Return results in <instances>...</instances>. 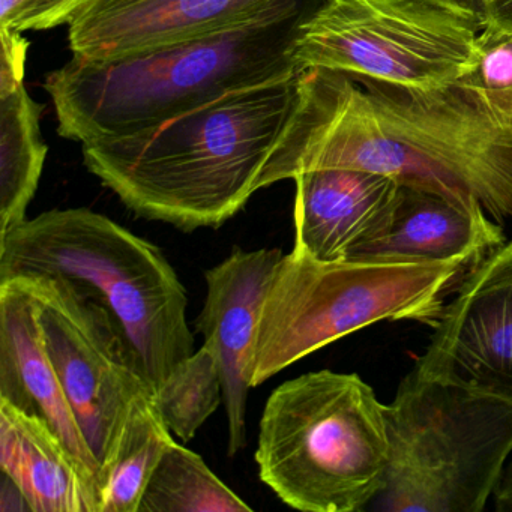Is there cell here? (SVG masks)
Listing matches in <instances>:
<instances>
[{"instance_id":"d4e9b609","label":"cell","mask_w":512,"mask_h":512,"mask_svg":"<svg viewBox=\"0 0 512 512\" xmlns=\"http://www.w3.org/2000/svg\"><path fill=\"white\" fill-rule=\"evenodd\" d=\"M427 2L457 11V13L472 17L482 23H488V19H490V7H488L487 0H427Z\"/></svg>"},{"instance_id":"9c48e42d","label":"cell","mask_w":512,"mask_h":512,"mask_svg":"<svg viewBox=\"0 0 512 512\" xmlns=\"http://www.w3.org/2000/svg\"><path fill=\"white\" fill-rule=\"evenodd\" d=\"M23 278L37 301L47 352L76 413L101 479L139 398L152 395L124 331L109 310L70 281Z\"/></svg>"},{"instance_id":"e0dca14e","label":"cell","mask_w":512,"mask_h":512,"mask_svg":"<svg viewBox=\"0 0 512 512\" xmlns=\"http://www.w3.org/2000/svg\"><path fill=\"white\" fill-rule=\"evenodd\" d=\"M41 107L25 83L0 94V236L26 221L46 163Z\"/></svg>"},{"instance_id":"52a82bcc","label":"cell","mask_w":512,"mask_h":512,"mask_svg":"<svg viewBox=\"0 0 512 512\" xmlns=\"http://www.w3.org/2000/svg\"><path fill=\"white\" fill-rule=\"evenodd\" d=\"M382 512H481L512 452V404L415 368L386 406Z\"/></svg>"},{"instance_id":"5b68a950","label":"cell","mask_w":512,"mask_h":512,"mask_svg":"<svg viewBox=\"0 0 512 512\" xmlns=\"http://www.w3.org/2000/svg\"><path fill=\"white\" fill-rule=\"evenodd\" d=\"M256 463L260 481L287 506L365 511L386 484V406L355 373L295 377L266 401Z\"/></svg>"},{"instance_id":"9a60e30c","label":"cell","mask_w":512,"mask_h":512,"mask_svg":"<svg viewBox=\"0 0 512 512\" xmlns=\"http://www.w3.org/2000/svg\"><path fill=\"white\" fill-rule=\"evenodd\" d=\"M281 0H134L97 16L73 20V56L113 59L178 43L256 19Z\"/></svg>"},{"instance_id":"d6986e66","label":"cell","mask_w":512,"mask_h":512,"mask_svg":"<svg viewBox=\"0 0 512 512\" xmlns=\"http://www.w3.org/2000/svg\"><path fill=\"white\" fill-rule=\"evenodd\" d=\"M196 452L173 442L164 452L139 512H250Z\"/></svg>"},{"instance_id":"5bb4252c","label":"cell","mask_w":512,"mask_h":512,"mask_svg":"<svg viewBox=\"0 0 512 512\" xmlns=\"http://www.w3.org/2000/svg\"><path fill=\"white\" fill-rule=\"evenodd\" d=\"M505 242L502 227L475 197L401 185L388 227L352 260L454 262L470 269Z\"/></svg>"},{"instance_id":"ba28073f","label":"cell","mask_w":512,"mask_h":512,"mask_svg":"<svg viewBox=\"0 0 512 512\" xmlns=\"http://www.w3.org/2000/svg\"><path fill=\"white\" fill-rule=\"evenodd\" d=\"M485 26L427 0H329L301 29L293 59L299 71L439 88L473 70Z\"/></svg>"},{"instance_id":"30bf717a","label":"cell","mask_w":512,"mask_h":512,"mask_svg":"<svg viewBox=\"0 0 512 512\" xmlns=\"http://www.w3.org/2000/svg\"><path fill=\"white\" fill-rule=\"evenodd\" d=\"M413 368L512 404V241L467 271Z\"/></svg>"},{"instance_id":"8992f818","label":"cell","mask_w":512,"mask_h":512,"mask_svg":"<svg viewBox=\"0 0 512 512\" xmlns=\"http://www.w3.org/2000/svg\"><path fill=\"white\" fill-rule=\"evenodd\" d=\"M467 271L454 262H322L293 250L263 299L251 386L373 323L413 320L433 328Z\"/></svg>"},{"instance_id":"4316f807","label":"cell","mask_w":512,"mask_h":512,"mask_svg":"<svg viewBox=\"0 0 512 512\" xmlns=\"http://www.w3.org/2000/svg\"><path fill=\"white\" fill-rule=\"evenodd\" d=\"M512 23V0H494L488 22Z\"/></svg>"},{"instance_id":"ac0fdd59","label":"cell","mask_w":512,"mask_h":512,"mask_svg":"<svg viewBox=\"0 0 512 512\" xmlns=\"http://www.w3.org/2000/svg\"><path fill=\"white\" fill-rule=\"evenodd\" d=\"M173 442L154 397L139 398L107 470L101 512H139L149 481Z\"/></svg>"},{"instance_id":"cb8c5ba5","label":"cell","mask_w":512,"mask_h":512,"mask_svg":"<svg viewBox=\"0 0 512 512\" xmlns=\"http://www.w3.org/2000/svg\"><path fill=\"white\" fill-rule=\"evenodd\" d=\"M0 473H2L0 476V481H2L0 482V511L32 512L31 505H29L22 488L7 473L2 470Z\"/></svg>"},{"instance_id":"7c38bea8","label":"cell","mask_w":512,"mask_h":512,"mask_svg":"<svg viewBox=\"0 0 512 512\" xmlns=\"http://www.w3.org/2000/svg\"><path fill=\"white\" fill-rule=\"evenodd\" d=\"M295 247L322 262L352 260L388 227L401 184L355 169H311L296 175Z\"/></svg>"},{"instance_id":"603a6c76","label":"cell","mask_w":512,"mask_h":512,"mask_svg":"<svg viewBox=\"0 0 512 512\" xmlns=\"http://www.w3.org/2000/svg\"><path fill=\"white\" fill-rule=\"evenodd\" d=\"M2 58H0V94L25 83V62L29 43L20 32L0 28Z\"/></svg>"},{"instance_id":"6da1fadb","label":"cell","mask_w":512,"mask_h":512,"mask_svg":"<svg viewBox=\"0 0 512 512\" xmlns=\"http://www.w3.org/2000/svg\"><path fill=\"white\" fill-rule=\"evenodd\" d=\"M280 166L284 179L311 169L379 173L473 196L497 223L512 218V116L463 79L424 89L301 71Z\"/></svg>"},{"instance_id":"484cf974","label":"cell","mask_w":512,"mask_h":512,"mask_svg":"<svg viewBox=\"0 0 512 512\" xmlns=\"http://www.w3.org/2000/svg\"><path fill=\"white\" fill-rule=\"evenodd\" d=\"M494 508L499 512H512V460L506 463L499 484L493 493Z\"/></svg>"},{"instance_id":"277c9868","label":"cell","mask_w":512,"mask_h":512,"mask_svg":"<svg viewBox=\"0 0 512 512\" xmlns=\"http://www.w3.org/2000/svg\"><path fill=\"white\" fill-rule=\"evenodd\" d=\"M70 281L115 317L152 391L194 353L187 292L163 251L106 215L53 209L0 236V281Z\"/></svg>"},{"instance_id":"44dd1931","label":"cell","mask_w":512,"mask_h":512,"mask_svg":"<svg viewBox=\"0 0 512 512\" xmlns=\"http://www.w3.org/2000/svg\"><path fill=\"white\" fill-rule=\"evenodd\" d=\"M463 80L512 116V23L490 20L479 32L475 67Z\"/></svg>"},{"instance_id":"3957f363","label":"cell","mask_w":512,"mask_h":512,"mask_svg":"<svg viewBox=\"0 0 512 512\" xmlns=\"http://www.w3.org/2000/svg\"><path fill=\"white\" fill-rule=\"evenodd\" d=\"M329 0H281L250 22L113 59L70 62L47 74L58 133L86 143L163 124L224 92L299 73L293 49Z\"/></svg>"},{"instance_id":"7a4b0ae2","label":"cell","mask_w":512,"mask_h":512,"mask_svg":"<svg viewBox=\"0 0 512 512\" xmlns=\"http://www.w3.org/2000/svg\"><path fill=\"white\" fill-rule=\"evenodd\" d=\"M299 100L301 71L224 92L140 133L82 143L83 160L139 217L185 232L215 229L281 182Z\"/></svg>"},{"instance_id":"83f0119b","label":"cell","mask_w":512,"mask_h":512,"mask_svg":"<svg viewBox=\"0 0 512 512\" xmlns=\"http://www.w3.org/2000/svg\"><path fill=\"white\" fill-rule=\"evenodd\" d=\"M488 2V7H491V4H493L494 0H487Z\"/></svg>"},{"instance_id":"7402d4cb","label":"cell","mask_w":512,"mask_h":512,"mask_svg":"<svg viewBox=\"0 0 512 512\" xmlns=\"http://www.w3.org/2000/svg\"><path fill=\"white\" fill-rule=\"evenodd\" d=\"M89 0H0V28L47 31L70 25Z\"/></svg>"},{"instance_id":"ffe728a7","label":"cell","mask_w":512,"mask_h":512,"mask_svg":"<svg viewBox=\"0 0 512 512\" xmlns=\"http://www.w3.org/2000/svg\"><path fill=\"white\" fill-rule=\"evenodd\" d=\"M223 376L217 347H202L181 362L154 392V401L173 436L190 442L223 400Z\"/></svg>"},{"instance_id":"4fadbf2b","label":"cell","mask_w":512,"mask_h":512,"mask_svg":"<svg viewBox=\"0 0 512 512\" xmlns=\"http://www.w3.org/2000/svg\"><path fill=\"white\" fill-rule=\"evenodd\" d=\"M0 400L46 421L103 491L100 464L47 352L37 301L23 278L0 281Z\"/></svg>"},{"instance_id":"8fae6325","label":"cell","mask_w":512,"mask_h":512,"mask_svg":"<svg viewBox=\"0 0 512 512\" xmlns=\"http://www.w3.org/2000/svg\"><path fill=\"white\" fill-rule=\"evenodd\" d=\"M283 256L280 248L247 251L236 247L223 262L205 272L206 298L196 329L215 344L220 358L230 457L247 446V400L253 388L250 367L257 323Z\"/></svg>"},{"instance_id":"2e32d148","label":"cell","mask_w":512,"mask_h":512,"mask_svg":"<svg viewBox=\"0 0 512 512\" xmlns=\"http://www.w3.org/2000/svg\"><path fill=\"white\" fill-rule=\"evenodd\" d=\"M0 470L16 481L32 512H101L100 481L46 421L0 400Z\"/></svg>"}]
</instances>
